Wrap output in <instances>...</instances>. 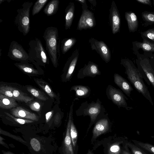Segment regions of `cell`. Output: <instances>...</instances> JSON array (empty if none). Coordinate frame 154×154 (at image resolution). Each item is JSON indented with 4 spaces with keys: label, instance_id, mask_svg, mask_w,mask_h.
Segmentation results:
<instances>
[{
    "label": "cell",
    "instance_id": "obj_29",
    "mask_svg": "<svg viewBox=\"0 0 154 154\" xmlns=\"http://www.w3.org/2000/svg\"><path fill=\"white\" fill-rule=\"evenodd\" d=\"M134 143L145 150L149 154H154V145L147 143H143L136 140H132Z\"/></svg>",
    "mask_w": 154,
    "mask_h": 154
},
{
    "label": "cell",
    "instance_id": "obj_25",
    "mask_svg": "<svg viewBox=\"0 0 154 154\" xmlns=\"http://www.w3.org/2000/svg\"><path fill=\"white\" fill-rule=\"evenodd\" d=\"M12 90L15 100L27 103L33 99L15 88L12 87Z\"/></svg>",
    "mask_w": 154,
    "mask_h": 154
},
{
    "label": "cell",
    "instance_id": "obj_49",
    "mask_svg": "<svg viewBox=\"0 0 154 154\" xmlns=\"http://www.w3.org/2000/svg\"><path fill=\"white\" fill-rule=\"evenodd\" d=\"M152 1H153V5L154 6V0H153Z\"/></svg>",
    "mask_w": 154,
    "mask_h": 154
},
{
    "label": "cell",
    "instance_id": "obj_39",
    "mask_svg": "<svg viewBox=\"0 0 154 154\" xmlns=\"http://www.w3.org/2000/svg\"><path fill=\"white\" fill-rule=\"evenodd\" d=\"M30 144L33 149L35 151H39L41 149V145L39 141L36 139L33 138L30 140Z\"/></svg>",
    "mask_w": 154,
    "mask_h": 154
},
{
    "label": "cell",
    "instance_id": "obj_15",
    "mask_svg": "<svg viewBox=\"0 0 154 154\" xmlns=\"http://www.w3.org/2000/svg\"><path fill=\"white\" fill-rule=\"evenodd\" d=\"M93 131V137L95 138L108 131L110 127V122L108 114L106 113L96 121Z\"/></svg>",
    "mask_w": 154,
    "mask_h": 154
},
{
    "label": "cell",
    "instance_id": "obj_34",
    "mask_svg": "<svg viewBox=\"0 0 154 154\" xmlns=\"http://www.w3.org/2000/svg\"><path fill=\"white\" fill-rule=\"evenodd\" d=\"M140 33L143 39L154 43V28L149 29L146 31L141 32Z\"/></svg>",
    "mask_w": 154,
    "mask_h": 154
},
{
    "label": "cell",
    "instance_id": "obj_43",
    "mask_svg": "<svg viewBox=\"0 0 154 154\" xmlns=\"http://www.w3.org/2000/svg\"><path fill=\"white\" fill-rule=\"evenodd\" d=\"M125 148V149L122 150V151L121 154H132L129 151L127 146L126 144Z\"/></svg>",
    "mask_w": 154,
    "mask_h": 154
},
{
    "label": "cell",
    "instance_id": "obj_16",
    "mask_svg": "<svg viewBox=\"0 0 154 154\" xmlns=\"http://www.w3.org/2000/svg\"><path fill=\"white\" fill-rule=\"evenodd\" d=\"M114 81L126 95L130 97L131 92L134 89L125 79L119 74L115 73L114 75Z\"/></svg>",
    "mask_w": 154,
    "mask_h": 154
},
{
    "label": "cell",
    "instance_id": "obj_5",
    "mask_svg": "<svg viewBox=\"0 0 154 154\" xmlns=\"http://www.w3.org/2000/svg\"><path fill=\"white\" fill-rule=\"evenodd\" d=\"M28 45L29 61L43 65L49 63L48 57L40 39L35 38L29 41Z\"/></svg>",
    "mask_w": 154,
    "mask_h": 154
},
{
    "label": "cell",
    "instance_id": "obj_26",
    "mask_svg": "<svg viewBox=\"0 0 154 154\" xmlns=\"http://www.w3.org/2000/svg\"><path fill=\"white\" fill-rule=\"evenodd\" d=\"M15 65L23 72L28 73L38 74L39 71L35 69L33 66L28 63L27 62L16 63Z\"/></svg>",
    "mask_w": 154,
    "mask_h": 154
},
{
    "label": "cell",
    "instance_id": "obj_32",
    "mask_svg": "<svg viewBox=\"0 0 154 154\" xmlns=\"http://www.w3.org/2000/svg\"><path fill=\"white\" fill-rule=\"evenodd\" d=\"M70 136L71 138L72 145L75 148L76 146L78 133L76 127L74 123L73 118H72L70 128Z\"/></svg>",
    "mask_w": 154,
    "mask_h": 154
},
{
    "label": "cell",
    "instance_id": "obj_13",
    "mask_svg": "<svg viewBox=\"0 0 154 154\" xmlns=\"http://www.w3.org/2000/svg\"><path fill=\"white\" fill-rule=\"evenodd\" d=\"M101 73L98 65L93 62L89 61L87 64H85L78 71L77 77L79 79H84L86 77L94 78L97 75H100Z\"/></svg>",
    "mask_w": 154,
    "mask_h": 154
},
{
    "label": "cell",
    "instance_id": "obj_40",
    "mask_svg": "<svg viewBox=\"0 0 154 154\" xmlns=\"http://www.w3.org/2000/svg\"><path fill=\"white\" fill-rule=\"evenodd\" d=\"M29 106L31 109L35 111H38L40 109V104L36 102L33 103L30 105Z\"/></svg>",
    "mask_w": 154,
    "mask_h": 154
},
{
    "label": "cell",
    "instance_id": "obj_10",
    "mask_svg": "<svg viewBox=\"0 0 154 154\" xmlns=\"http://www.w3.org/2000/svg\"><path fill=\"white\" fill-rule=\"evenodd\" d=\"M82 11L77 29L79 30L91 29L95 26L96 22L94 13L88 7L82 8Z\"/></svg>",
    "mask_w": 154,
    "mask_h": 154
},
{
    "label": "cell",
    "instance_id": "obj_47",
    "mask_svg": "<svg viewBox=\"0 0 154 154\" xmlns=\"http://www.w3.org/2000/svg\"><path fill=\"white\" fill-rule=\"evenodd\" d=\"M2 152L3 154H14V153L10 151H2Z\"/></svg>",
    "mask_w": 154,
    "mask_h": 154
},
{
    "label": "cell",
    "instance_id": "obj_33",
    "mask_svg": "<svg viewBox=\"0 0 154 154\" xmlns=\"http://www.w3.org/2000/svg\"><path fill=\"white\" fill-rule=\"evenodd\" d=\"M48 0H38L35 3L32 11V15L34 16L38 14L48 2Z\"/></svg>",
    "mask_w": 154,
    "mask_h": 154
},
{
    "label": "cell",
    "instance_id": "obj_1",
    "mask_svg": "<svg viewBox=\"0 0 154 154\" xmlns=\"http://www.w3.org/2000/svg\"><path fill=\"white\" fill-rule=\"evenodd\" d=\"M120 64L125 68V73L134 88L153 105L152 99L147 87L143 82L140 72L133 62L128 59L122 58Z\"/></svg>",
    "mask_w": 154,
    "mask_h": 154
},
{
    "label": "cell",
    "instance_id": "obj_28",
    "mask_svg": "<svg viewBox=\"0 0 154 154\" xmlns=\"http://www.w3.org/2000/svg\"><path fill=\"white\" fill-rule=\"evenodd\" d=\"M35 81L36 84L45 91L52 98H55L56 95L48 84L44 81L35 79Z\"/></svg>",
    "mask_w": 154,
    "mask_h": 154
},
{
    "label": "cell",
    "instance_id": "obj_37",
    "mask_svg": "<svg viewBox=\"0 0 154 154\" xmlns=\"http://www.w3.org/2000/svg\"><path fill=\"white\" fill-rule=\"evenodd\" d=\"M4 113L6 115L14 121L20 124L23 125L26 123H29L33 122V121L32 120L27 119H23L16 117L8 112H5Z\"/></svg>",
    "mask_w": 154,
    "mask_h": 154
},
{
    "label": "cell",
    "instance_id": "obj_14",
    "mask_svg": "<svg viewBox=\"0 0 154 154\" xmlns=\"http://www.w3.org/2000/svg\"><path fill=\"white\" fill-rule=\"evenodd\" d=\"M109 18L112 33L115 34L120 31L121 18L119 10L113 1L109 9Z\"/></svg>",
    "mask_w": 154,
    "mask_h": 154
},
{
    "label": "cell",
    "instance_id": "obj_6",
    "mask_svg": "<svg viewBox=\"0 0 154 154\" xmlns=\"http://www.w3.org/2000/svg\"><path fill=\"white\" fill-rule=\"evenodd\" d=\"M33 4L32 2H24L21 7L17 10V14L14 19L15 24L24 36L30 31V11Z\"/></svg>",
    "mask_w": 154,
    "mask_h": 154
},
{
    "label": "cell",
    "instance_id": "obj_41",
    "mask_svg": "<svg viewBox=\"0 0 154 154\" xmlns=\"http://www.w3.org/2000/svg\"><path fill=\"white\" fill-rule=\"evenodd\" d=\"M136 1L140 4L147 5L152 6V1L151 0H135Z\"/></svg>",
    "mask_w": 154,
    "mask_h": 154
},
{
    "label": "cell",
    "instance_id": "obj_45",
    "mask_svg": "<svg viewBox=\"0 0 154 154\" xmlns=\"http://www.w3.org/2000/svg\"><path fill=\"white\" fill-rule=\"evenodd\" d=\"M4 140V139L3 137H2L1 136L0 137V143L1 144L4 146H5L6 147H8V146L6 144H5V143H4V141H3V140Z\"/></svg>",
    "mask_w": 154,
    "mask_h": 154
},
{
    "label": "cell",
    "instance_id": "obj_9",
    "mask_svg": "<svg viewBox=\"0 0 154 154\" xmlns=\"http://www.w3.org/2000/svg\"><path fill=\"white\" fill-rule=\"evenodd\" d=\"M88 42L91 50L96 51L103 60L106 63L110 61L111 58L110 50L103 41H98L91 38L89 39Z\"/></svg>",
    "mask_w": 154,
    "mask_h": 154
},
{
    "label": "cell",
    "instance_id": "obj_7",
    "mask_svg": "<svg viewBox=\"0 0 154 154\" xmlns=\"http://www.w3.org/2000/svg\"><path fill=\"white\" fill-rule=\"evenodd\" d=\"M106 94L107 98L118 107L124 108L128 110L132 109L128 106L126 101L128 99L120 89L109 85L106 88Z\"/></svg>",
    "mask_w": 154,
    "mask_h": 154
},
{
    "label": "cell",
    "instance_id": "obj_12",
    "mask_svg": "<svg viewBox=\"0 0 154 154\" xmlns=\"http://www.w3.org/2000/svg\"><path fill=\"white\" fill-rule=\"evenodd\" d=\"M79 56V50L75 49L69 58L64 68V79L65 81H69L71 79L75 69Z\"/></svg>",
    "mask_w": 154,
    "mask_h": 154
},
{
    "label": "cell",
    "instance_id": "obj_22",
    "mask_svg": "<svg viewBox=\"0 0 154 154\" xmlns=\"http://www.w3.org/2000/svg\"><path fill=\"white\" fill-rule=\"evenodd\" d=\"M17 105L15 100L5 95L0 94V107L4 109L15 108Z\"/></svg>",
    "mask_w": 154,
    "mask_h": 154
},
{
    "label": "cell",
    "instance_id": "obj_48",
    "mask_svg": "<svg viewBox=\"0 0 154 154\" xmlns=\"http://www.w3.org/2000/svg\"><path fill=\"white\" fill-rule=\"evenodd\" d=\"M5 1L4 0H0V4H1L2 2H4Z\"/></svg>",
    "mask_w": 154,
    "mask_h": 154
},
{
    "label": "cell",
    "instance_id": "obj_19",
    "mask_svg": "<svg viewBox=\"0 0 154 154\" xmlns=\"http://www.w3.org/2000/svg\"><path fill=\"white\" fill-rule=\"evenodd\" d=\"M125 18L127 21L129 32L136 31L138 27V21L136 14L132 11L126 12Z\"/></svg>",
    "mask_w": 154,
    "mask_h": 154
},
{
    "label": "cell",
    "instance_id": "obj_24",
    "mask_svg": "<svg viewBox=\"0 0 154 154\" xmlns=\"http://www.w3.org/2000/svg\"><path fill=\"white\" fill-rule=\"evenodd\" d=\"M77 40L75 38H66L61 42V50L63 54H66L75 44Z\"/></svg>",
    "mask_w": 154,
    "mask_h": 154
},
{
    "label": "cell",
    "instance_id": "obj_46",
    "mask_svg": "<svg viewBox=\"0 0 154 154\" xmlns=\"http://www.w3.org/2000/svg\"><path fill=\"white\" fill-rule=\"evenodd\" d=\"M90 3L92 4L94 6H95L96 4V2L95 0H88Z\"/></svg>",
    "mask_w": 154,
    "mask_h": 154
},
{
    "label": "cell",
    "instance_id": "obj_2",
    "mask_svg": "<svg viewBox=\"0 0 154 154\" xmlns=\"http://www.w3.org/2000/svg\"><path fill=\"white\" fill-rule=\"evenodd\" d=\"M136 56L135 62L143 79L154 88V54L144 52L141 54L138 52Z\"/></svg>",
    "mask_w": 154,
    "mask_h": 154
},
{
    "label": "cell",
    "instance_id": "obj_30",
    "mask_svg": "<svg viewBox=\"0 0 154 154\" xmlns=\"http://www.w3.org/2000/svg\"><path fill=\"white\" fill-rule=\"evenodd\" d=\"M27 90L32 95L38 99L46 100L48 99L43 92L31 86L27 87Z\"/></svg>",
    "mask_w": 154,
    "mask_h": 154
},
{
    "label": "cell",
    "instance_id": "obj_38",
    "mask_svg": "<svg viewBox=\"0 0 154 154\" xmlns=\"http://www.w3.org/2000/svg\"><path fill=\"white\" fill-rule=\"evenodd\" d=\"M0 133L1 134H3L4 135H5L10 137L12 138L13 139L16 140L18 141H19L23 143H26V142L25 141L22 139L20 137L18 136H17L15 135H13L9 133L8 132L4 131L0 129Z\"/></svg>",
    "mask_w": 154,
    "mask_h": 154
},
{
    "label": "cell",
    "instance_id": "obj_11",
    "mask_svg": "<svg viewBox=\"0 0 154 154\" xmlns=\"http://www.w3.org/2000/svg\"><path fill=\"white\" fill-rule=\"evenodd\" d=\"M76 98L72 102L69 114L66 135L63 141V151L64 154H74L72 144L70 136V128L71 120L73 117V107Z\"/></svg>",
    "mask_w": 154,
    "mask_h": 154
},
{
    "label": "cell",
    "instance_id": "obj_3",
    "mask_svg": "<svg viewBox=\"0 0 154 154\" xmlns=\"http://www.w3.org/2000/svg\"><path fill=\"white\" fill-rule=\"evenodd\" d=\"M45 42L46 49L53 66L58 65L57 48L60 39L58 31L55 27L49 26L46 28L43 35Z\"/></svg>",
    "mask_w": 154,
    "mask_h": 154
},
{
    "label": "cell",
    "instance_id": "obj_44",
    "mask_svg": "<svg viewBox=\"0 0 154 154\" xmlns=\"http://www.w3.org/2000/svg\"><path fill=\"white\" fill-rule=\"evenodd\" d=\"M80 3L82 5V7H87L86 1L85 0H75Z\"/></svg>",
    "mask_w": 154,
    "mask_h": 154
},
{
    "label": "cell",
    "instance_id": "obj_42",
    "mask_svg": "<svg viewBox=\"0 0 154 154\" xmlns=\"http://www.w3.org/2000/svg\"><path fill=\"white\" fill-rule=\"evenodd\" d=\"M53 112V111H52L50 112H49L45 114V119H46V121L47 122H48L50 119L51 118L52 114Z\"/></svg>",
    "mask_w": 154,
    "mask_h": 154
},
{
    "label": "cell",
    "instance_id": "obj_8",
    "mask_svg": "<svg viewBox=\"0 0 154 154\" xmlns=\"http://www.w3.org/2000/svg\"><path fill=\"white\" fill-rule=\"evenodd\" d=\"M7 56L12 60L21 63L27 62L29 60L28 53L21 45L15 41L11 42Z\"/></svg>",
    "mask_w": 154,
    "mask_h": 154
},
{
    "label": "cell",
    "instance_id": "obj_35",
    "mask_svg": "<svg viewBox=\"0 0 154 154\" xmlns=\"http://www.w3.org/2000/svg\"><path fill=\"white\" fill-rule=\"evenodd\" d=\"M0 94L14 99L12 90V87L11 86L1 85L0 87Z\"/></svg>",
    "mask_w": 154,
    "mask_h": 154
},
{
    "label": "cell",
    "instance_id": "obj_17",
    "mask_svg": "<svg viewBox=\"0 0 154 154\" xmlns=\"http://www.w3.org/2000/svg\"><path fill=\"white\" fill-rule=\"evenodd\" d=\"M11 111L12 115L16 117L35 121H38L39 119L35 114L20 106L12 108Z\"/></svg>",
    "mask_w": 154,
    "mask_h": 154
},
{
    "label": "cell",
    "instance_id": "obj_20",
    "mask_svg": "<svg viewBox=\"0 0 154 154\" xmlns=\"http://www.w3.org/2000/svg\"><path fill=\"white\" fill-rule=\"evenodd\" d=\"M74 91L76 98H86L91 94V89L88 86L76 85L72 86L70 88V91Z\"/></svg>",
    "mask_w": 154,
    "mask_h": 154
},
{
    "label": "cell",
    "instance_id": "obj_21",
    "mask_svg": "<svg viewBox=\"0 0 154 154\" xmlns=\"http://www.w3.org/2000/svg\"><path fill=\"white\" fill-rule=\"evenodd\" d=\"M75 5L73 2H70L65 9V29H69L74 17Z\"/></svg>",
    "mask_w": 154,
    "mask_h": 154
},
{
    "label": "cell",
    "instance_id": "obj_18",
    "mask_svg": "<svg viewBox=\"0 0 154 154\" xmlns=\"http://www.w3.org/2000/svg\"><path fill=\"white\" fill-rule=\"evenodd\" d=\"M132 50L134 54L136 55L140 49H142L144 52H150L154 53V43L143 39L142 42L135 41L132 42Z\"/></svg>",
    "mask_w": 154,
    "mask_h": 154
},
{
    "label": "cell",
    "instance_id": "obj_4",
    "mask_svg": "<svg viewBox=\"0 0 154 154\" xmlns=\"http://www.w3.org/2000/svg\"><path fill=\"white\" fill-rule=\"evenodd\" d=\"M105 109L98 98L96 102L92 101L88 103L86 101L82 103L75 111V115L77 116H89L90 119V126L105 114Z\"/></svg>",
    "mask_w": 154,
    "mask_h": 154
},
{
    "label": "cell",
    "instance_id": "obj_27",
    "mask_svg": "<svg viewBox=\"0 0 154 154\" xmlns=\"http://www.w3.org/2000/svg\"><path fill=\"white\" fill-rule=\"evenodd\" d=\"M141 17L144 21L142 24L143 26L147 27L154 24V11H144L142 13Z\"/></svg>",
    "mask_w": 154,
    "mask_h": 154
},
{
    "label": "cell",
    "instance_id": "obj_23",
    "mask_svg": "<svg viewBox=\"0 0 154 154\" xmlns=\"http://www.w3.org/2000/svg\"><path fill=\"white\" fill-rule=\"evenodd\" d=\"M59 0L50 1L44 8L43 12L47 16H51L55 14L59 8Z\"/></svg>",
    "mask_w": 154,
    "mask_h": 154
},
{
    "label": "cell",
    "instance_id": "obj_31",
    "mask_svg": "<svg viewBox=\"0 0 154 154\" xmlns=\"http://www.w3.org/2000/svg\"><path fill=\"white\" fill-rule=\"evenodd\" d=\"M126 144L127 147L130 149L129 151L132 154H150L134 143L128 142Z\"/></svg>",
    "mask_w": 154,
    "mask_h": 154
},
{
    "label": "cell",
    "instance_id": "obj_36",
    "mask_svg": "<svg viewBox=\"0 0 154 154\" xmlns=\"http://www.w3.org/2000/svg\"><path fill=\"white\" fill-rule=\"evenodd\" d=\"M120 142H117L112 144L109 147L108 154H121L122 151L120 146Z\"/></svg>",
    "mask_w": 154,
    "mask_h": 154
}]
</instances>
